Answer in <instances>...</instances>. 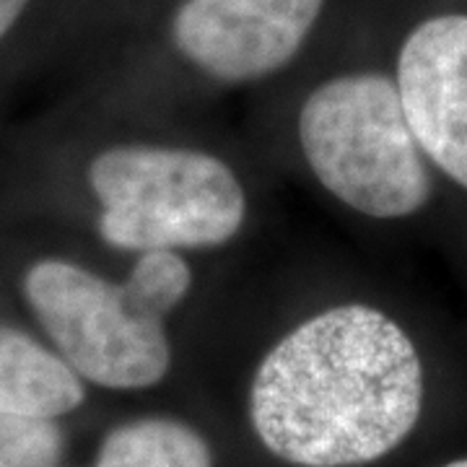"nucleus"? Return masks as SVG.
I'll return each instance as SVG.
<instances>
[{
	"label": "nucleus",
	"instance_id": "obj_2",
	"mask_svg": "<svg viewBox=\"0 0 467 467\" xmlns=\"http://www.w3.org/2000/svg\"><path fill=\"white\" fill-rule=\"evenodd\" d=\"M299 143L319 184L368 218H405L431 198V177L395 78L343 73L299 109Z\"/></svg>",
	"mask_w": 467,
	"mask_h": 467
},
{
	"label": "nucleus",
	"instance_id": "obj_10",
	"mask_svg": "<svg viewBox=\"0 0 467 467\" xmlns=\"http://www.w3.org/2000/svg\"><path fill=\"white\" fill-rule=\"evenodd\" d=\"M63 447L57 418L0 410V467H57Z\"/></svg>",
	"mask_w": 467,
	"mask_h": 467
},
{
	"label": "nucleus",
	"instance_id": "obj_4",
	"mask_svg": "<svg viewBox=\"0 0 467 467\" xmlns=\"http://www.w3.org/2000/svg\"><path fill=\"white\" fill-rule=\"evenodd\" d=\"M24 294L60 358L86 382L146 389L167 377V327L140 312L122 284L47 257L26 270Z\"/></svg>",
	"mask_w": 467,
	"mask_h": 467
},
{
	"label": "nucleus",
	"instance_id": "obj_7",
	"mask_svg": "<svg viewBox=\"0 0 467 467\" xmlns=\"http://www.w3.org/2000/svg\"><path fill=\"white\" fill-rule=\"evenodd\" d=\"M81 377L32 335L0 325V410L60 418L84 402Z\"/></svg>",
	"mask_w": 467,
	"mask_h": 467
},
{
	"label": "nucleus",
	"instance_id": "obj_6",
	"mask_svg": "<svg viewBox=\"0 0 467 467\" xmlns=\"http://www.w3.org/2000/svg\"><path fill=\"white\" fill-rule=\"evenodd\" d=\"M395 84L423 156L467 190V14L420 21L402 42Z\"/></svg>",
	"mask_w": 467,
	"mask_h": 467
},
{
	"label": "nucleus",
	"instance_id": "obj_1",
	"mask_svg": "<svg viewBox=\"0 0 467 467\" xmlns=\"http://www.w3.org/2000/svg\"><path fill=\"white\" fill-rule=\"evenodd\" d=\"M423 405L410 335L368 304H337L284 335L254 371L252 429L296 467H361L400 447Z\"/></svg>",
	"mask_w": 467,
	"mask_h": 467
},
{
	"label": "nucleus",
	"instance_id": "obj_12",
	"mask_svg": "<svg viewBox=\"0 0 467 467\" xmlns=\"http://www.w3.org/2000/svg\"><path fill=\"white\" fill-rule=\"evenodd\" d=\"M444 467H467V457H462V460H454V462H450V465Z\"/></svg>",
	"mask_w": 467,
	"mask_h": 467
},
{
	"label": "nucleus",
	"instance_id": "obj_3",
	"mask_svg": "<svg viewBox=\"0 0 467 467\" xmlns=\"http://www.w3.org/2000/svg\"><path fill=\"white\" fill-rule=\"evenodd\" d=\"M101 239L125 252L211 250L232 242L247 195L213 153L150 143L101 150L88 167Z\"/></svg>",
	"mask_w": 467,
	"mask_h": 467
},
{
	"label": "nucleus",
	"instance_id": "obj_11",
	"mask_svg": "<svg viewBox=\"0 0 467 467\" xmlns=\"http://www.w3.org/2000/svg\"><path fill=\"white\" fill-rule=\"evenodd\" d=\"M26 5L29 0H0V39L14 29V24L21 18Z\"/></svg>",
	"mask_w": 467,
	"mask_h": 467
},
{
	"label": "nucleus",
	"instance_id": "obj_5",
	"mask_svg": "<svg viewBox=\"0 0 467 467\" xmlns=\"http://www.w3.org/2000/svg\"><path fill=\"white\" fill-rule=\"evenodd\" d=\"M325 0H182L171 39L184 60L223 84H247L288 66Z\"/></svg>",
	"mask_w": 467,
	"mask_h": 467
},
{
	"label": "nucleus",
	"instance_id": "obj_9",
	"mask_svg": "<svg viewBox=\"0 0 467 467\" xmlns=\"http://www.w3.org/2000/svg\"><path fill=\"white\" fill-rule=\"evenodd\" d=\"M122 285L140 312L164 322L187 299L192 288V270L182 252H140Z\"/></svg>",
	"mask_w": 467,
	"mask_h": 467
},
{
	"label": "nucleus",
	"instance_id": "obj_8",
	"mask_svg": "<svg viewBox=\"0 0 467 467\" xmlns=\"http://www.w3.org/2000/svg\"><path fill=\"white\" fill-rule=\"evenodd\" d=\"M91 467H213V451L182 420L138 418L104 436Z\"/></svg>",
	"mask_w": 467,
	"mask_h": 467
}]
</instances>
